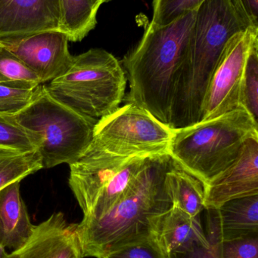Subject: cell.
<instances>
[{"label":"cell","mask_w":258,"mask_h":258,"mask_svg":"<svg viewBox=\"0 0 258 258\" xmlns=\"http://www.w3.org/2000/svg\"><path fill=\"white\" fill-rule=\"evenodd\" d=\"M59 0H0V41L60 30Z\"/></svg>","instance_id":"obj_12"},{"label":"cell","mask_w":258,"mask_h":258,"mask_svg":"<svg viewBox=\"0 0 258 258\" xmlns=\"http://www.w3.org/2000/svg\"><path fill=\"white\" fill-rule=\"evenodd\" d=\"M77 225L68 222L62 212H54L35 225L27 242L6 258H83Z\"/></svg>","instance_id":"obj_13"},{"label":"cell","mask_w":258,"mask_h":258,"mask_svg":"<svg viewBox=\"0 0 258 258\" xmlns=\"http://www.w3.org/2000/svg\"><path fill=\"white\" fill-rule=\"evenodd\" d=\"M60 30L71 42L81 41L95 28L101 6L95 0H59Z\"/></svg>","instance_id":"obj_18"},{"label":"cell","mask_w":258,"mask_h":258,"mask_svg":"<svg viewBox=\"0 0 258 258\" xmlns=\"http://www.w3.org/2000/svg\"><path fill=\"white\" fill-rule=\"evenodd\" d=\"M173 128L132 103L97 121L88 150L121 158L168 154Z\"/></svg>","instance_id":"obj_8"},{"label":"cell","mask_w":258,"mask_h":258,"mask_svg":"<svg viewBox=\"0 0 258 258\" xmlns=\"http://www.w3.org/2000/svg\"><path fill=\"white\" fill-rule=\"evenodd\" d=\"M174 165L168 154L154 157L108 213L98 219L83 218L77 224L83 258H101L113 247L151 231L153 218L172 206L165 176Z\"/></svg>","instance_id":"obj_3"},{"label":"cell","mask_w":258,"mask_h":258,"mask_svg":"<svg viewBox=\"0 0 258 258\" xmlns=\"http://www.w3.org/2000/svg\"><path fill=\"white\" fill-rule=\"evenodd\" d=\"M205 0H152V19L157 25H168L189 12L196 11Z\"/></svg>","instance_id":"obj_25"},{"label":"cell","mask_w":258,"mask_h":258,"mask_svg":"<svg viewBox=\"0 0 258 258\" xmlns=\"http://www.w3.org/2000/svg\"><path fill=\"white\" fill-rule=\"evenodd\" d=\"M101 258H168L150 231L109 249Z\"/></svg>","instance_id":"obj_21"},{"label":"cell","mask_w":258,"mask_h":258,"mask_svg":"<svg viewBox=\"0 0 258 258\" xmlns=\"http://www.w3.org/2000/svg\"><path fill=\"white\" fill-rule=\"evenodd\" d=\"M151 231L167 256L209 243L200 216L192 217L175 205L153 218Z\"/></svg>","instance_id":"obj_14"},{"label":"cell","mask_w":258,"mask_h":258,"mask_svg":"<svg viewBox=\"0 0 258 258\" xmlns=\"http://www.w3.org/2000/svg\"><path fill=\"white\" fill-rule=\"evenodd\" d=\"M165 186L173 205L192 217L204 210V186L186 171L174 165L167 171Z\"/></svg>","instance_id":"obj_17"},{"label":"cell","mask_w":258,"mask_h":258,"mask_svg":"<svg viewBox=\"0 0 258 258\" xmlns=\"http://www.w3.org/2000/svg\"><path fill=\"white\" fill-rule=\"evenodd\" d=\"M0 150H37L34 139L9 115L0 114Z\"/></svg>","instance_id":"obj_24"},{"label":"cell","mask_w":258,"mask_h":258,"mask_svg":"<svg viewBox=\"0 0 258 258\" xmlns=\"http://www.w3.org/2000/svg\"><path fill=\"white\" fill-rule=\"evenodd\" d=\"M241 106L258 122V39L248 53L242 81Z\"/></svg>","instance_id":"obj_22"},{"label":"cell","mask_w":258,"mask_h":258,"mask_svg":"<svg viewBox=\"0 0 258 258\" xmlns=\"http://www.w3.org/2000/svg\"><path fill=\"white\" fill-rule=\"evenodd\" d=\"M68 41L63 32L53 30L5 39L0 45L31 70L43 84L63 74L71 64L73 55Z\"/></svg>","instance_id":"obj_10"},{"label":"cell","mask_w":258,"mask_h":258,"mask_svg":"<svg viewBox=\"0 0 258 258\" xmlns=\"http://www.w3.org/2000/svg\"><path fill=\"white\" fill-rule=\"evenodd\" d=\"M173 133L168 155L204 186L239 158L248 140L258 138V122L240 106L214 119L173 128Z\"/></svg>","instance_id":"obj_4"},{"label":"cell","mask_w":258,"mask_h":258,"mask_svg":"<svg viewBox=\"0 0 258 258\" xmlns=\"http://www.w3.org/2000/svg\"><path fill=\"white\" fill-rule=\"evenodd\" d=\"M237 12L253 27H258V0H230Z\"/></svg>","instance_id":"obj_28"},{"label":"cell","mask_w":258,"mask_h":258,"mask_svg":"<svg viewBox=\"0 0 258 258\" xmlns=\"http://www.w3.org/2000/svg\"><path fill=\"white\" fill-rule=\"evenodd\" d=\"M9 81H27L42 84L31 70L0 45V83Z\"/></svg>","instance_id":"obj_26"},{"label":"cell","mask_w":258,"mask_h":258,"mask_svg":"<svg viewBox=\"0 0 258 258\" xmlns=\"http://www.w3.org/2000/svg\"><path fill=\"white\" fill-rule=\"evenodd\" d=\"M196 11L168 25L150 22L121 63L130 88L126 102L145 109L168 126L174 85L187 53Z\"/></svg>","instance_id":"obj_2"},{"label":"cell","mask_w":258,"mask_h":258,"mask_svg":"<svg viewBox=\"0 0 258 258\" xmlns=\"http://www.w3.org/2000/svg\"><path fill=\"white\" fill-rule=\"evenodd\" d=\"M32 224L20 192V182L0 190V242L5 248H21L31 236Z\"/></svg>","instance_id":"obj_15"},{"label":"cell","mask_w":258,"mask_h":258,"mask_svg":"<svg viewBox=\"0 0 258 258\" xmlns=\"http://www.w3.org/2000/svg\"><path fill=\"white\" fill-rule=\"evenodd\" d=\"M11 116L34 139L43 168L76 162L90 144L98 121L58 102L42 84L31 102Z\"/></svg>","instance_id":"obj_6"},{"label":"cell","mask_w":258,"mask_h":258,"mask_svg":"<svg viewBox=\"0 0 258 258\" xmlns=\"http://www.w3.org/2000/svg\"><path fill=\"white\" fill-rule=\"evenodd\" d=\"M42 168V156L37 150H0V190Z\"/></svg>","instance_id":"obj_19"},{"label":"cell","mask_w":258,"mask_h":258,"mask_svg":"<svg viewBox=\"0 0 258 258\" xmlns=\"http://www.w3.org/2000/svg\"><path fill=\"white\" fill-rule=\"evenodd\" d=\"M6 257H7V253H6V248L0 242V258H6Z\"/></svg>","instance_id":"obj_29"},{"label":"cell","mask_w":258,"mask_h":258,"mask_svg":"<svg viewBox=\"0 0 258 258\" xmlns=\"http://www.w3.org/2000/svg\"><path fill=\"white\" fill-rule=\"evenodd\" d=\"M204 210L235 199L258 195V138L246 141L239 158L204 185Z\"/></svg>","instance_id":"obj_11"},{"label":"cell","mask_w":258,"mask_h":258,"mask_svg":"<svg viewBox=\"0 0 258 258\" xmlns=\"http://www.w3.org/2000/svg\"><path fill=\"white\" fill-rule=\"evenodd\" d=\"M221 258H258V235L221 241Z\"/></svg>","instance_id":"obj_27"},{"label":"cell","mask_w":258,"mask_h":258,"mask_svg":"<svg viewBox=\"0 0 258 258\" xmlns=\"http://www.w3.org/2000/svg\"><path fill=\"white\" fill-rule=\"evenodd\" d=\"M250 27L230 0H205L197 9L187 53L174 85L171 128L199 122L209 83L226 45Z\"/></svg>","instance_id":"obj_1"},{"label":"cell","mask_w":258,"mask_h":258,"mask_svg":"<svg viewBox=\"0 0 258 258\" xmlns=\"http://www.w3.org/2000/svg\"><path fill=\"white\" fill-rule=\"evenodd\" d=\"M214 210L221 242L258 235V195L230 200Z\"/></svg>","instance_id":"obj_16"},{"label":"cell","mask_w":258,"mask_h":258,"mask_svg":"<svg viewBox=\"0 0 258 258\" xmlns=\"http://www.w3.org/2000/svg\"><path fill=\"white\" fill-rule=\"evenodd\" d=\"M207 211V224L206 237L208 244H198L189 249L172 253L167 256L168 258H221L220 257L219 229L217 222L216 215L214 209Z\"/></svg>","instance_id":"obj_23"},{"label":"cell","mask_w":258,"mask_h":258,"mask_svg":"<svg viewBox=\"0 0 258 258\" xmlns=\"http://www.w3.org/2000/svg\"><path fill=\"white\" fill-rule=\"evenodd\" d=\"M40 85L27 81L0 83V114L12 116L21 112L31 102Z\"/></svg>","instance_id":"obj_20"},{"label":"cell","mask_w":258,"mask_h":258,"mask_svg":"<svg viewBox=\"0 0 258 258\" xmlns=\"http://www.w3.org/2000/svg\"><path fill=\"white\" fill-rule=\"evenodd\" d=\"M257 39L258 27H250L229 39L209 83L200 121L214 119L240 107L247 58Z\"/></svg>","instance_id":"obj_9"},{"label":"cell","mask_w":258,"mask_h":258,"mask_svg":"<svg viewBox=\"0 0 258 258\" xmlns=\"http://www.w3.org/2000/svg\"><path fill=\"white\" fill-rule=\"evenodd\" d=\"M154 158L116 157L86 149L69 165L68 180L83 218L98 219L108 213Z\"/></svg>","instance_id":"obj_7"},{"label":"cell","mask_w":258,"mask_h":258,"mask_svg":"<svg viewBox=\"0 0 258 258\" xmlns=\"http://www.w3.org/2000/svg\"><path fill=\"white\" fill-rule=\"evenodd\" d=\"M95 1L99 3V4L102 5L103 3H108V2L112 1V0H95Z\"/></svg>","instance_id":"obj_30"},{"label":"cell","mask_w":258,"mask_h":258,"mask_svg":"<svg viewBox=\"0 0 258 258\" xmlns=\"http://www.w3.org/2000/svg\"><path fill=\"white\" fill-rule=\"evenodd\" d=\"M127 84L121 62L106 50L91 48L73 56L66 71L44 86L58 102L98 120L119 107Z\"/></svg>","instance_id":"obj_5"}]
</instances>
